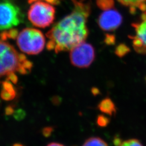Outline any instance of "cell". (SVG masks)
I'll use <instances>...</instances> for the list:
<instances>
[{
    "instance_id": "cell-1",
    "label": "cell",
    "mask_w": 146,
    "mask_h": 146,
    "mask_svg": "<svg viewBox=\"0 0 146 146\" xmlns=\"http://www.w3.org/2000/svg\"><path fill=\"white\" fill-rule=\"evenodd\" d=\"M72 12L55 23L46 34L47 49L56 54L70 50L88 36L87 20L91 12L88 0H71Z\"/></svg>"
},
{
    "instance_id": "cell-2",
    "label": "cell",
    "mask_w": 146,
    "mask_h": 146,
    "mask_svg": "<svg viewBox=\"0 0 146 146\" xmlns=\"http://www.w3.org/2000/svg\"><path fill=\"white\" fill-rule=\"evenodd\" d=\"M33 63L8 42L0 40V78L11 73L25 75L31 72Z\"/></svg>"
},
{
    "instance_id": "cell-3",
    "label": "cell",
    "mask_w": 146,
    "mask_h": 146,
    "mask_svg": "<svg viewBox=\"0 0 146 146\" xmlns=\"http://www.w3.org/2000/svg\"><path fill=\"white\" fill-rule=\"evenodd\" d=\"M16 43L21 52L28 55H37L43 50L46 39L40 31L26 28L18 34Z\"/></svg>"
},
{
    "instance_id": "cell-4",
    "label": "cell",
    "mask_w": 146,
    "mask_h": 146,
    "mask_svg": "<svg viewBox=\"0 0 146 146\" xmlns=\"http://www.w3.org/2000/svg\"><path fill=\"white\" fill-rule=\"evenodd\" d=\"M55 8L46 2L38 1L32 4L28 11V18L31 23L38 28L50 26L55 17Z\"/></svg>"
},
{
    "instance_id": "cell-5",
    "label": "cell",
    "mask_w": 146,
    "mask_h": 146,
    "mask_svg": "<svg viewBox=\"0 0 146 146\" xmlns=\"http://www.w3.org/2000/svg\"><path fill=\"white\" fill-rule=\"evenodd\" d=\"M24 14L20 8L11 0H0V30L13 28L22 23Z\"/></svg>"
},
{
    "instance_id": "cell-6",
    "label": "cell",
    "mask_w": 146,
    "mask_h": 146,
    "mask_svg": "<svg viewBox=\"0 0 146 146\" xmlns=\"http://www.w3.org/2000/svg\"><path fill=\"white\" fill-rule=\"evenodd\" d=\"M69 57L74 66L80 68H88L95 60V49L92 44L82 42L70 50Z\"/></svg>"
},
{
    "instance_id": "cell-7",
    "label": "cell",
    "mask_w": 146,
    "mask_h": 146,
    "mask_svg": "<svg viewBox=\"0 0 146 146\" xmlns=\"http://www.w3.org/2000/svg\"><path fill=\"white\" fill-rule=\"evenodd\" d=\"M142 14L140 19L131 26L135 34L129 37L132 40V44L136 52L146 54V10Z\"/></svg>"
},
{
    "instance_id": "cell-8",
    "label": "cell",
    "mask_w": 146,
    "mask_h": 146,
    "mask_svg": "<svg viewBox=\"0 0 146 146\" xmlns=\"http://www.w3.org/2000/svg\"><path fill=\"white\" fill-rule=\"evenodd\" d=\"M122 21L121 14L114 7L103 11L98 17V24L102 31L110 32L116 30L121 25Z\"/></svg>"
},
{
    "instance_id": "cell-9",
    "label": "cell",
    "mask_w": 146,
    "mask_h": 146,
    "mask_svg": "<svg viewBox=\"0 0 146 146\" xmlns=\"http://www.w3.org/2000/svg\"><path fill=\"white\" fill-rule=\"evenodd\" d=\"M11 82L8 80L2 82L1 97L5 101H11L15 98V88Z\"/></svg>"
},
{
    "instance_id": "cell-10",
    "label": "cell",
    "mask_w": 146,
    "mask_h": 146,
    "mask_svg": "<svg viewBox=\"0 0 146 146\" xmlns=\"http://www.w3.org/2000/svg\"><path fill=\"white\" fill-rule=\"evenodd\" d=\"M120 3L129 7L131 13L135 12L137 9L142 11L146 10V0H117Z\"/></svg>"
},
{
    "instance_id": "cell-11",
    "label": "cell",
    "mask_w": 146,
    "mask_h": 146,
    "mask_svg": "<svg viewBox=\"0 0 146 146\" xmlns=\"http://www.w3.org/2000/svg\"><path fill=\"white\" fill-rule=\"evenodd\" d=\"M98 108L101 112L110 116L115 114L116 111L115 104L110 98L102 100L98 105Z\"/></svg>"
},
{
    "instance_id": "cell-12",
    "label": "cell",
    "mask_w": 146,
    "mask_h": 146,
    "mask_svg": "<svg viewBox=\"0 0 146 146\" xmlns=\"http://www.w3.org/2000/svg\"><path fill=\"white\" fill-rule=\"evenodd\" d=\"M82 146H108L102 139L98 137H92L87 139Z\"/></svg>"
},
{
    "instance_id": "cell-13",
    "label": "cell",
    "mask_w": 146,
    "mask_h": 146,
    "mask_svg": "<svg viewBox=\"0 0 146 146\" xmlns=\"http://www.w3.org/2000/svg\"><path fill=\"white\" fill-rule=\"evenodd\" d=\"M97 6L102 11L115 7L114 0H96Z\"/></svg>"
},
{
    "instance_id": "cell-14",
    "label": "cell",
    "mask_w": 146,
    "mask_h": 146,
    "mask_svg": "<svg viewBox=\"0 0 146 146\" xmlns=\"http://www.w3.org/2000/svg\"><path fill=\"white\" fill-rule=\"evenodd\" d=\"M130 52V49L125 44H120L115 49V52L116 55L120 58L125 56L126 54Z\"/></svg>"
},
{
    "instance_id": "cell-15",
    "label": "cell",
    "mask_w": 146,
    "mask_h": 146,
    "mask_svg": "<svg viewBox=\"0 0 146 146\" xmlns=\"http://www.w3.org/2000/svg\"><path fill=\"white\" fill-rule=\"evenodd\" d=\"M18 31L15 29H10L8 31H5L1 34L0 37L1 40L5 41L8 38H15L18 35Z\"/></svg>"
},
{
    "instance_id": "cell-16",
    "label": "cell",
    "mask_w": 146,
    "mask_h": 146,
    "mask_svg": "<svg viewBox=\"0 0 146 146\" xmlns=\"http://www.w3.org/2000/svg\"><path fill=\"white\" fill-rule=\"evenodd\" d=\"M118 146H143V145L138 140L132 139L122 141Z\"/></svg>"
},
{
    "instance_id": "cell-17",
    "label": "cell",
    "mask_w": 146,
    "mask_h": 146,
    "mask_svg": "<svg viewBox=\"0 0 146 146\" xmlns=\"http://www.w3.org/2000/svg\"><path fill=\"white\" fill-rule=\"evenodd\" d=\"M110 122V119L104 115H99L97 119V123L101 127H106L109 124Z\"/></svg>"
},
{
    "instance_id": "cell-18",
    "label": "cell",
    "mask_w": 146,
    "mask_h": 146,
    "mask_svg": "<svg viewBox=\"0 0 146 146\" xmlns=\"http://www.w3.org/2000/svg\"><path fill=\"white\" fill-rule=\"evenodd\" d=\"M104 42L108 45H113L115 42V35L107 34L104 38Z\"/></svg>"
},
{
    "instance_id": "cell-19",
    "label": "cell",
    "mask_w": 146,
    "mask_h": 146,
    "mask_svg": "<svg viewBox=\"0 0 146 146\" xmlns=\"http://www.w3.org/2000/svg\"><path fill=\"white\" fill-rule=\"evenodd\" d=\"M7 80L10 81L13 84H15L17 83V82L18 81V78H17V76L16 75L15 73H11L10 74H9L8 75H7Z\"/></svg>"
},
{
    "instance_id": "cell-20",
    "label": "cell",
    "mask_w": 146,
    "mask_h": 146,
    "mask_svg": "<svg viewBox=\"0 0 146 146\" xmlns=\"http://www.w3.org/2000/svg\"><path fill=\"white\" fill-rule=\"evenodd\" d=\"M52 128L50 127L46 128L43 130V134L45 136H48L50 135V134L52 133Z\"/></svg>"
},
{
    "instance_id": "cell-21",
    "label": "cell",
    "mask_w": 146,
    "mask_h": 146,
    "mask_svg": "<svg viewBox=\"0 0 146 146\" xmlns=\"http://www.w3.org/2000/svg\"><path fill=\"white\" fill-rule=\"evenodd\" d=\"M41 1H43L44 2H46L48 3H50L52 5H58L60 2V0H41Z\"/></svg>"
},
{
    "instance_id": "cell-22",
    "label": "cell",
    "mask_w": 146,
    "mask_h": 146,
    "mask_svg": "<svg viewBox=\"0 0 146 146\" xmlns=\"http://www.w3.org/2000/svg\"><path fill=\"white\" fill-rule=\"evenodd\" d=\"M14 112V110L13 109V108L11 107V106H9V107H7L5 109V113L7 115H11Z\"/></svg>"
},
{
    "instance_id": "cell-23",
    "label": "cell",
    "mask_w": 146,
    "mask_h": 146,
    "mask_svg": "<svg viewBox=\"0 0 146 146\" xmlns=\"http://www.w3.org/2000/svg\"><path fill=\"white\" fill-rule=\"evenodd\" d=\"M47 146H64L61 143H56V142H52L48 145Z\"/></svg>"
},
{
    "instance_id": "cell-24",
    "label": "cell",
    "mask_w": 146,
    "mask_h": 146,
    "mask_svg": "<svg viewBox=\"0 0 146 146\" xmlns=\"http://www.w3.org/2000/svg\"><path fill=\"white\" fill-rule=\"evenodd\" d=\"M92 93L94 94H98V89L97 88L93 89H92Z\"/></svg>"
},
{
    "instance_id": "cell-25",
    "label": "cell",
    "mask_w": 146,
    "mask_h": 146,
    "mask_svg": "<svg viewBox=\"0 0 146 146\" xmlns=\"http://www.w3.org/2000/svg\"><path fill=\"white\" fill-rule=\"evenodd\" d=\"M28 1L29 3H33L37 1V0H28Z\"/></svg>"
},
{
    "instance_id": "cell-26",
    "label": "cell",
    "mask_w": 146,
    "mask_h": 146,
    "mask_svg": "<svg viewBox=\"0 0 146 146\" xmlns=\"http://www.w3.org/2000/svg\"><path fill=\"white\" fill-rule=\"evenodd\" d=\"M13 146H24V145H22L21 143H15V144H14V145Z\"/></svg>"
}]
</instances>
